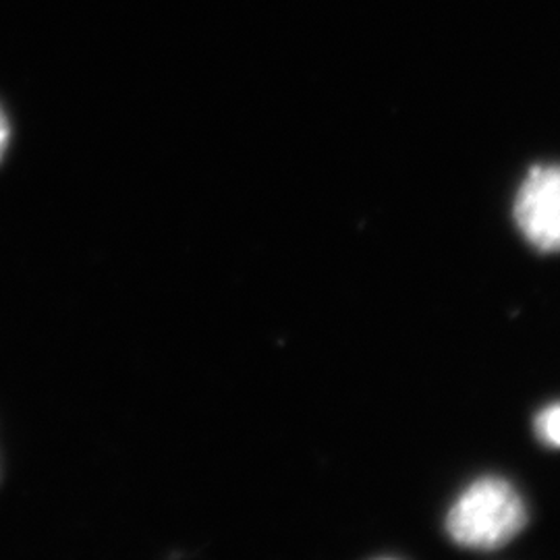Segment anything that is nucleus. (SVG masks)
I'll list each match as a JSON object with an SVG mask.
<instances>
[{
    "instance_id": "nucleus-1",
    "label": "nucleus",
    "mask_w": 560,
    "mask_h": 560,
    "mask_svg": "<svg viewBox=\"0 0 560 560\" xmlns=\"http://www.w3.org/2000/svg\"><path fill=\"white\" fill-rule=\"evenodd\" d=\"M527 523L520 490L499 476L471 481L446 513V534L460 548L499 550L517 538Z\"/></svg>"
},
{
    "instance_id": "nucleus-2",
    "label": "nucleus",
    "mask_w": 560,
    "mask_h": 560,
    "mask_svg": "<svg viewBox=\"0 0 560 560\" xmlns=\"http://www.w3.org/2000/svg\"><path fill=\"white\" fill-rule=\"evenodd\" d=\"M521 235L544 254H560V164L534 166L515 198Z\"/></svg>"
},
{
    "instance_id": "nucleus-3",
    "label": "nucleus",
    "mask_w": 560,
    "mask_h": 560,
    "mask_svg": "<svg viewBox=\"0 0 560 560\" xmlns=\"http://www.w3.org/2000/svg\"><path fill=\"white\" fill-rule=\"evenodd\" d=\"M536 434L544 444L560 448V402H552L544 407L536 416Z\"/></svg>"
},
{
    "instance_id": "nucleus-4",
    "label": "nucleus",
    "mask_w": 560,
    "mask_h": 560,
    "mask_svg": "<svg viewBox=\"0 0 560 560\" xmlns=\"http://www.w3.org/2000/svg\"><path fill=\"white\" fill-rule=\"evenodd\" d=\"M7 143H9V122L4 119V113L0 110V161H2V156H4Z\"/></svg>"
}]
</instances>
